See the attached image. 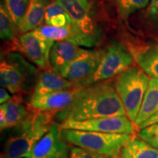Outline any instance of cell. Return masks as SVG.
<instances>
[{
    "label": "cell",
    "mask_w": 158,
    "mask_h": 158,
    "mask_svg": "<svg viewBox=\"0 0 158 158\" xmlns=\"http://www.w3.org/2000/svg\"><path fill=\"white\" fill-rule=\"evenodd\" d=\"M16 29L5 4L1 2L0 6V37L4 41L12 40L14 38Z\"/></svg>",
    "instance_id": "cell-22"
},
{
    "label": "cell",
    "mask_w": 158,
    "mask_h": 158,
    "mask_svg": "<svg viewBox=\"0 0 158 158\" xmlns=\"http://www.w3.org/2000/svg\"><path fill=\"white\" fill-rule=\"evenodd\" d=\"M70 148L62 135L59 124H53L50 130L33 147L30 158H68Z\"/></svg>",
    "instance_id": "cell-10"
},
{
    "label": "cell",
    "mask_w": 158,
    "mask_h": 158,
    "mask_svg": "<svg viewBox=\"0 0 158 158\" xmlns=\"http://www.w3.org/2000/svg\"><path fill=\"white\" fill-rule=\"evenodd\" d=\"M62 135L70 145L106 157L119 155L122 147L131 136L128 134L106 133L70 129H62Z\"/></svg>",
    "instance_id": "cell-4"
},
{
    "label": "cell",
    "mask_w": 158,
    "mask_h": 158,
    "mask_svg": "<svg viewBox=\"0 0 158 158\" xmlns=\"http://www.w3.org/2000/svg\"><path fill=\"white\" fill-rule=\"evenodd\" d=\"M80 89L73 88L41 96H31L29 106L33 110L59 112L70 106Z\"/></svg>",
    "instance_id": "cell-13"
},
{
    "label": "cell",
    "mask_w": 158,
    "mask_h": 158,
    "mask_svg": "<svg viewBox=\"0 0 158 158\" xmlns=\"http://www.w3.org/2000/svg\"><path fill=\"white\" fill-rule=\"evenodd\" d=\"M27 158H30V157H27Z\"/></svg>",
    "instance_id": "cell-32"
},
{
    "label": "cell",
    "mask_w": 158,
    "mask_h": 158,
    "mask_svg": "<svg viewBox=\"0 0 158 158\" xmlns=\"http://www.w3.org/2000/svg\"><path fill=\"white\" fill-rule=\"evenodd\" d=\"M128 48L138 66L151 78L158 79V47L133 45Z\"/></svg>",
    "instance_id": "cell-16"
},
{
    "label": "cell",
    "mask_w": 158,
    "mask_h": 158,
    "mask_svg": "<svg viewBox=\"0 0 158 158\" xmlns=\"http://www.w3.org/2000/svg\"><path fill=\"white\" fill-rule=\"evenodd\" d=\"M66 10L83 32L99 37L98 29L94 21L89 0H55Z\"/></svg>",
    "instance_id": "cell-12"
},
{
    "label": "cell",
    "mask_w": 158,
    "mask_h": 158,
    "mask_svg": "<svg viewBox=\"0 0 158 158\" xmlns=\"http://www.w3.org/2000/svg\"><path fill=\"white\" fill-rule=\"evenodd\" d=\"M38 75L35 67L19 53H10L2 59L0 84L11 94H23L35 88Z\"/></svg>",
    "instance_id": "cell-5"
},
{
    "label": "cell",
    "mask_w": 158,
    "mask_h": 158,
    "mask_svg": "<svg viewBox=\"0 0 158 158\" xmlns=\"http://www.w3.org/2000/svg\"><path fill=\"white\" fill-rule=\"evenodd\" d=\"M156 123H158V111L156 112V113L155 114H153L152 116H150L148 119L146 120V121H144L143 123L140 124V125L138 126V130H139L141 129H143L144 127H148V126L152 125V124H154Z\"/></svg>",
    "instance_id": "cell-28"
},
{
    "label": "cell",
    "mask_w": 158,
    "mask_h": 158,
    "mask_svg": "<svg viewBox=\"0 0 158 158\" xmlns=\"http://www.w3.org/2000/svg\"><path fill=\"white\" fill-rule=\"evenodd\" d=\"M12 97L10 95L8 90L5 88H1L0 89V102L1 104L5 103L10 100Z\"/></svg>",
    "instance_id": "cell-29"
},
{
    "label": "cell",
    "mask_w": 158,
    "mask_h": 158,
    "mask_svg": "<svg viewBox=\"0 0 158 158\" xmlns=\"http://www.w3.org/2000/svg\"><path fill=\"white\" fill-rule=\"evenodd\" d=\"M138 135L143 141L158 149V123L139 130Z\"/></svg>",
    "instance_id": "cell-26"
},
{
    "label": "cell",
    "mask_w": 158,
    "mask_h": 158,
    "mask_svg": "<svg viewBox=\"0 0 158 158\" xmlns=\"http://www.w3.org/2000/svg\"><path fill=\"white\" fill-rule=\"evenodd\" d=\"M107 158H122L119 155L117 156H113V157H107Z\"/></svg>",
    "instance_id": "cell-31"
},
{
    "label": "cell",
    "mask_w": 158,
    "mask_h": 158,
    "mask_svg": "<svg viewBox=\"0 0 158 158\" xmlns=\"http://www.w3.org/2000/svg\"><path fill=\"white\" fill-rule=\"evenodd\" d=\"M102 56V51L85 50L84 52L65 68L61 75L76 87L82 88L94 74Z\"/></svg>",
    "instance_id": "cell-9"
},
{
    "label": "cell",
    "mask_w": 158,
    "mask_h": 158,
    "mask_svg": "<svg viewBox=\"0 0 158 158\" xmlns=\"http://www.w3.org/2000/svg\"><path fill=\"white\" fill-rule=\"evenodd\" d=\"M45 24L51 27H62L70 25L72 19L66 10L55 0L50 2L47 7L44 18Z\"/></svg>",
    "instance_id": "cell-21"
},
{
    "label": "cell",
    "mask_w": 158,
    "mask_h": 158,
    "mask_svg": "<svg viewBox=\"0 0 158 158\" xmlns=\"http://www.w3.org/2000/svg\"><path fill=\"white\" fill-rule=\"evenodd\" d=\"M68 158H107V157L92 152L81 148L73 147L70 148Z\"/></svg>",
    "instance_id": "cell-27"
},
{
    "label": "cell",
    "mask_w": 158,
    "mask_h": 158,
    "mask_svg": "<svg viewBox=\"0 0 158 158\" xmlns=\"http://www.w3.org/2000/svg\"><path fill=\"white\" fill-rule=\"evenodd\" d=\"M22 93L13 94L10 100L5 102L6 118L1 130L14 128L19 125L29 115L32 109L23 102Z\"/></svg>",
    "instance_id": "cell-18"
},
{
    "label": "cell",
    "mask_w": 158,
    "mask_h": 158,
    "mask_svg": "<svg viewBox=\"0 0 158 158\" xmlns=\"http://www.w3.org/2000/svg\"><path fill=\"white\" fill-rule=\"evenodd\" d=\"M150 0H117L119 14L124 19H127L136 11L147 7Z\"/></svg>",
    "instance_id": "cell-24"
},
{
    "label": "cell",
    "mask_w": 158,
    "mask_h": 158,
    "mask_svg": "<svg viewBox=\"0 0 158 158\" xmlns=\"http://www.w3.org/2000/svg\"><path fill=\"white\" fill-rule=\"evenodd\" d=\"M122 158H158V149L137 135H131L120 151Z\"/></svg>",
    "instance_id": "cell-19"
},
{
    "label": "cell",
    "mask_w": 158,
    "mask_h": 158,
    "mask_svg": "<svg viewBox=\"0 0 158 158\" xmlns=\"http://www.w3.org/2000/svg\"><path fill=\"white\" fill-rule=\"evenodd\" d=\"M57 112L31 110L19 125L14 127L4 144L1 158H27L38 141L56 122Z\"/></svg>",
    "instance_id": "cell-2"
},
{
    "label": "cell",
    "mask_w": 158,
    "mask_h": 158,
    "mask_svg": "<svg viewBox=\"0 0 158 158\" xmlns=\"http://www.w3.org/2000/svg\"><path fill=\"white\" fill-rule=\"evenodd\" d=\"M86 49L81 48L78 45L68 42H55L50 53L51 68L55 72L60 74L68 65L73 62Z\"/></svg>",
    "instance_id": "cell-15"
},
{
    "label": "cell",
    "mask_w": 158,
    "mask_h": 158,
    "mask_svg": "<svg viewBox=\"0 0 158 158\" xmlns=\"http://www.w3.org/2000/svg\"><path fill=\"white\" fill-rule=\"evenodd\" d=\"M73 88L78 87L51 68L40 73L31 96H41Z\"/></svg>",
    "instance_id": "cell-14"
},
{
    "label": "cell",
    "mask_w": 158,
    "mask_h": 158,
    "mask_svg": "<svg viewBox=\"0 0 158 158\" xmlns=\"http://www.w3.org/2000/svg\"><path fill=\"white\" fill-rule=\"evenodd\" d=\"M61 129L94 131L106 133L128 134L133 135L137 129L127 115L102 117L84 121L64 122L59 124Z\"/></svg>",
    "instance_id": "cell-7"
},
{
    "label": "cell",
    "mask_w": 158,
    "mask_h": 158,
    "mask_svg": "<svg viewBox=\"0 0 158 158\" xmlns=\"http://www.w3.org/2000/svg\"><path fill=\"white\" fill-rule=\"evenodd\" d=\"M39 34L54 42L68 41L79 46H95L99 42V37L83 32L73 23L67 27H56L42 24L35 29Z\"/></svg>",
    "instance_id": "cell-11"
},
{
    "label": "cell",
    "mask_w": 158,
    "mask_h": 158,
    "mask_svg": "<svg viewBox=\"0 0 158 158\" xmlns=\"http://www.w3.org/2000/svg\"><path fill=\"white\" fill-rule=\"evenodd\" d=\"M6 118V106L5 104H1L0 106V127L4 125Z\"/></svg>",
    "instance_id": "cell-30"
},
{
    "label": "cell",
    "mask_w": 158,
    "mask_h": 158,
    "mask_svg": "<svg viewBox=\"0 0 158 158\" xmlns=\"http://www.w3.org/2000/svg\"><path fill=\"white\" fill-rule=\"evenodd\" d=\"M144 23L153 31L158 33V0H150L143 15Z\"/></svg>",
    "instance_id": "cell-25"
},
{
    "label": "cell",
    "mask_w": 158,
    "mask_h": 158,
    "mask_svg": "<svg viewBox=\"0 0 158 158\" xmlns=\"http://www.w3.org/2000/svg\"><path fill=\"white\" fill-rule=\"evenodd\" d=\"M158 111V79L150 78L149 86L134 124L138 126Z\"/></svg>",
    "instance_id": "cell-20"
},
{
    "label": "cell",
    "mask_w": 158,
    "mask_h": 158,
    "mask_svg": "<svg viewBox=\"0 0 158 158\" xmlns=\"http://www.w3.org/2000/svg\"><path fill=\"white\" fill-rule=\"evenodd\" d=\"M28 2L29 0H3V3L10 15L16 31L20 22L24 16Z\"/></svg>",
    "instance_id": "cell-23"
},
{
    "label": "cell",
    "mask_w": 158,
    "mask_h": 158,
    "mask_svg": "<svg viewBox=\"0 0 158 158\" xmlns=\"http://www.w3.org/2000/svg\"><path fill=\"white\" fill-rule=\"evenodd\" d=\"M134 59L129 48L121 43L116 42L102 51V56L96 72L84 86L108 81L116 77L131 66Z\"/></svg>",
    "instance_id": "cell-6"
},
{
    "label": "cell",
    "mask_w": 158,
    "mask_h": 158,
    "mask_svg": "<svg viewBox=\"0 0 158 158\" xmlns=\"http://www.w3.org/2000/svg\"><path fill=\"white\" fill-rule=\"evenodd\" d=\"M89 1H91V0H89Z\"/></svg>",
    "instance_id": "cell-33"
},
{
    "label": "cell",
    "mask_w": 158,
    "mask_h": 158,
    "mask_svg": "<svg viewBox=\"0 0 158 158\" xmlns=\"http://www.w3.org/2000/svg\"><path fill=\"white\" fill-rule=\"evenodd\" d=\"M149 80V76L139 67L131 65L115 77L114 81L126 114L133 122L139 113Z\"/></svg>",
    "instance_id": "cell-3"
},
{
    "label": "cell",
    "mask_w": 158,
    "mask_h": 158,
    "mask_svg": "<svg viewBox=\"0 0 158 158\" xmlns=\"http://www.w3.org/2000/svg\"><path fill=\"white\" fill-rule=\"evenodd\" d=\"M54 43L36 30L21 34L17 41L19 51L43 70L51 68L50 53Z\"/></svg>",
    "instance_id": "cell-8"
},
{
    "label": "cell",
    "mask_w": 158,
    "mask_h": 158,
    "mask_svg": "<svg viewBox=\"0 0 158 158\" xmlns=\"http://www.w3.org/2000/svg\"><path fill=\"white\" fill-rule=\"evenodd\" d=\"M125 115L123 103L110 79L81 88L70 106L57 112L56 119L57 124H61Z\"/></svg>",
    "instance_id": "cell-1"
},
{
    "label": "cell",
    "mask_w": 158,
    "mask_h": 158,
    "mask_svg": "<svg viewBox=\"0 0 158 158\" xmlns=\"http://www.w3.org/2000/svg\"><path fill=\"white\" fill-rule=\"evenodd\" d=\"M49 3L50 0H29L25 15L19 23L17 31L23 34L42 25Z\"/></svg>",
    "instance_id": "cell-17"
}]
</instances>
